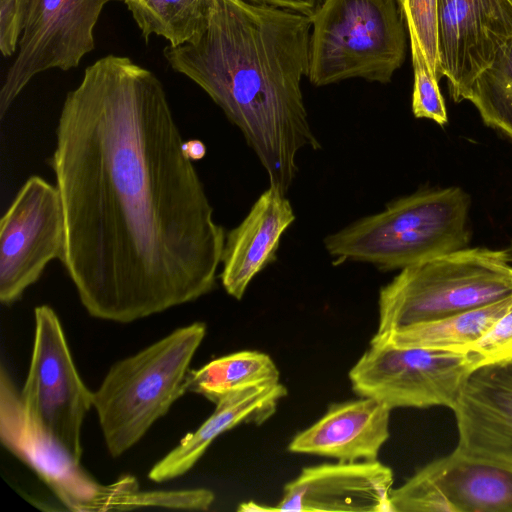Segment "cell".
<instances>
[{
  "label": "cell",
  "instance_id": "cell-1",
  "mask_svg": "<svg viewBox=\"0 0 512 512\" xmlns=\"http://www.w3.org/2000/svg\"><path fill=\"white\" fill-rule=\"evenodd\" d=\"M55 134L60 262L90 316L130 323L215 288L226 233L152 71L98 59L67 93Z\"/></svg>",
  "mask_w": 512,
  "mask_h": 512
},
{
  "label": "cell",
  "instance_id": "cell-2",
  "mask_svg": "<svg viewBox=\"0 0 512 512\" xmlns=\"http://www.w3.org/2000/svg\"><path fill=\"white\" fill-rule=\"evenodd\" d=\"M308 16L246 0H214L207 28L163 50L242 133L272 186L286 194L304 148L317 150L301 89L309 68Z\"/></svg>",
  "mask_w": 512,
  "mask_h": 512
},
{
  "label": "cell",
  "instance_id": "cell-3",
  "mask_svg": "<svg viewBox=\"0 0 512 512\" xmlns=\"http://www.w3.org/2000/svg\"><path fill=\"white\" fill-rule=\"evenodd\" d=\"M469 205V196L459 187L418 192L326 236L324 247L338 264L352 261L381 271L401 270L466 248Z\"/></svg>",
  "mask_w": 512,
  "mask_h": 512
},
{
  "label": "cell",
  "instance_id": "cell-4",
  "mask_svg": "<svg viewBox=\"0 0 512 512\" xmlns=\"http://www.w3.org/2000/svg\"><path fill=\"white\" fill-rule=\"evenodd\" d=\"M206 334L194 322L116 362L93 392L104 442L112 457L124 454L187 392L189 366Z\"/></svg>",
  "mask_w": 512,
  "mask_h": 512
},
{
  "label": "cell",
  "instance_id": "cell-5",
  "mask_svg": "<svg viewBox=\"0 0 512 512\" xmlns=\"http://www.w3.org/2000/svg\"><path fill=\"white\" fill-rule=\"evenodd\" d=\"M512 295L504 250L464 248L400 270L381 287L376 335L434 321Z\"/></svg>",
  "mask_w": 512,
  "mask_h": 512
},
{
  "label": "cell",
  "instance_id": "cell-6",
  "mask_svg": "<svg viewBox=\"0 0 512 512\" xmlns=\"http://www.w3.org/2000/svg\"><path fill=\"white\" fill-rule=\"evenodd\" d=\"M309 68L315 86L347 79L389 83L406 56L396 0H323L309 16Z\"/></svg>",
  "mask_w": 512,
  "mask_h": 512
},
{
  "label": "cell",
  "instance_id": "cell-7",
  "mask_svg": "<svg viewBox=\"0 0 512 512\" xmlns=\"http://www.w3.org/2000/svg\"><path fill=\"white\" fill-rule=\"evenodd\" d=\"M483 360L470 349L401 348L371 340L349 372L353 391L389 409H452Z\"/></svg>",
  "mask_w": 512,
  "mask_h": 512
},
{
  "label": "cell",
  "instance_id": "cell-8",
  "mask_svg": "<svg viewBox=\"0 0 512 512\" xmlns=\"http://www.w3.org/2000/svg\"><path fill=\"white\" fill-rule=\"evenodd\" d=\"M34 319L33 350L20 401L35 427L80 462L81 428L93 407V392L76 369L56 312L40 305Z\"/></svg>",
  "mask_w": 512,
  "mask_h": 512
},
{
  "label": "cell",
  "instance_id": "cell-9",
  "mask_svg": "<svg viewBox=\"0 0 512 512\" xmlns=\"http://www.w3.org/2000/svg\"><path fill=\"white\" fill-rule=\"evenodd\" d=\"M0 438L2 444L28 465L69 510L124 511L142 507L137 480L124 476L103 485L57 447L26 416L13 381L0 373Z\"/></svg>",
  "mask_w": 512,
  "mask_h": 512
},
{
  "label": "cell",
  "instance_id": "cell-10",
  "mask_svg": "<svg viewBox=\"0 0 512 512\" xmlns=\"http://www.w3.org/2000/svg\"><path fill=\"white\" fill-rule=\"evenodd\" d=\"M109 1L28 0L18 53L0 90L1 120L37 74L76 68L95 48L94 29Z\"/></svg>",
  "mask_w": 512,
  "mask_h": 512
},
{
  "label": "cell",
  "instance_id": "cell-11",
  "mask_svg": "<svg viewBox=\"0 0 512 512\" xmlns=\"http://www.w3.org/2000/svg\"><path fill=\"white\" fill-rule=\"evenodd\" d=\"M65 242L60 193L38 175L21 186L0 220V301L11 305L60 260Z\"/></svg>",
  "mask_w": 512,
  "mask_h": 512
},
{
  "label": "cell",
  "instance_id": "cell-12",
  "mask_svg": "<svg viewBox=\"0 0 512 512\" xmlns=\"http://www.w3.org/2000/svg\"><path fill=\"white\" fill-rule=\"evenodd\" d=\"M392 512H512V470L456 449L391 490Z\"/></svg>",
  "mask_w": 512,
  "mask_h": 512
},
{
  "label": "cell",
  "instance_id": "cell-13",
  "mask_svg": "<svg viewBox=\"0 0 512 512\" xmlns=\"http://www.w3.org/2000/svg\"><path fill=\"white\" fill-rule=\"evenodd\" d=\"M512 39V0H437L440 78L454 102L468 100L476 78Z\"/></svg>",
  "mask_w": 512,
  "mask_h": 512
},
{
  "label": "cell",
  "instance_id": "cell-14",
  "mask_svg": "<svg viewBox=\"0 0 512 512\" xmlns=\"http://www.w3.org/2000/svg\"><path fill=\"white\" fill-rule=\"evenodd\" d=\"M393 471L378 460L304 467L285 484L275 511L392 512Z\"/></svg>",
  "mask_w": 512,
  "mask_h": 512
},
{
  "label": "cell",
  "instance_id": "cell-15",
  "mask_svg": "<svg viewBox=\"0 0 512 512\" xmlns=\"http://www.w3.org/2000/svg\"><path fill=\"white\" fill-rule=\"evenodd\" d=\"M451 410L458 452L512 470V364L476 369Z\"/></svg>",
  "mask_w": 512,
  "mask_h": 512
},
{
  "label": "cell",
  "instance_id": "cell-16",
  "mask_svg": "<svg viewBox=\"0 0 512 512\" xmlns=\"http://www.w3.org/2000/svg\"><path fill=\"white\" fill-rule=\"evenodd\" d=\"M294 221L289 199L269 186L241 223L226 233L219 276L227 294L242 299L252 280L277 259L281 237Z\"/></svg>",
  "mask_w": 512,
  "mask_h": 512
},
{
  "label": "cell",
  "instance_id": "cell-17",
  "mask_svg": "<svg viewBox=\"0 0 512 512\" xmlns=\"http://www.w3.org/2000/svg\"><path fill=\"white\" fill-rule=\"evenodd\" d=\"M390 412L368 397L333 403L318 421L297 433L287 449L337 461L377 460L390 436Z\"/></svg>",
  "mask_w": 512,
  "mask_h": 512
},
{
  "label": "cell",
  "instance_id": "cell-18",
  "mask_svg": "<svg viewBox=\"0 0 512 512\" xmlns=\"http://www.w3.org/2000/svg\"><path fill=\"white\" fill-rule=\"evenodd\" d=\"M286 395V387L277 382L246 387L222 397L199 428L188 433L152 467L149 479L160 483L187 473L218 436L241 423L262 424Z\"/></svg>",
  "mask_w": 512,
  "mask_h": 512
},
{
  "label": "cell",
  "instance_id": "cell-19",
  "mask_svg": "<svg viewBox=\"0 0 512 512\" xmlns=\"http://www.w3.org/2000/svg\"><path fill=\"white\" fill-rule=\"evenodd\" d=\"M512 307V295L495 303L434 321L401 327L372 340L401 348L467 349Z\"/></svg>",
  "mask_w": 512,
  "mask_h": 512
},
{
  "label": "cell",
  "instance_id": "cell-20",
  "mask_svg": "<svg viewBox=\"0 0 512 512\" xmlns=\"http://www.w3.org/2000/svg\"><path fill=\"white\" fill-rule=\"evenodd\" d=\"M277 382L279 370L269 355L244 350L214 359L197 370H189L186 389L215 404L234 391Z\"/></svg>",
  "mask_w": 512,
  "mask_h": 512
},
{
  "label": "cell",
  "instance_id": "cell-21",
  "mask_svg": "<svg viewBox=\"0 0 512 512\" xmlns=\"http://www.w3.org/2000/svg\"><path fill=\"white\" fill-rule=\"evenodd\" d=\"M147 41L161 36L176 47L207 28L214 0H123Z\"/></svg>",
  "mask_w": 512,
  "mask_h": 512
},
{
  "label": "cell",
  "instance_id": "cell-22",
  "mask_svg": "<svg viewBox=\"0 0 512 512\" xmlns=\"http://www.w3.org/2000/svg\"><path fill=\"white\" fill-rule=\"evenodd\" d=\"M483 122L512 141V39L474 81L469 96Z\"/></svg>",
  "mask_w": 512,
  "mask_h": 512
},
{
  "label": "cell",
  "instance_id": "cell-23",
  "mask_svg": "<svg viewBox=\"0 0 512 512\" xmlns=\"http://www.w3.org/2000/svg\"><path fill=\"white\" fill-rule=\"evenodd\" d=\"M408 32L410 49L420 50L440 80L437 46V0H396Z\"/></svg>",
  "mask_w": 512,
  "mask_h": 512
},
{
  "label": "cell",
  "instance_id": "cell-24",
  "mask_svg": "<svg viewBox=\"0 0 512 512\" xmlns=\"http://www.w3.org/2000/svg\"><path fill=\"white\" fill-rule=\"evenodd\" d=\"M414 73L412 112L416 118H426L440 125L447 123V112L439 80L432 73L420 50H411Z\"/></svg>",
  "mask_w": 512,
  "mask_h": 512
},
{
  "label": "cell",
  "instance_id": "cell-25",
  "mask_svg": "<svg viewBox=\"0 0 512 512\" xmlns=\"http://www.w3.org/2000/svg\"><path fill=\"white\" fill-rule=\"evenodd\" d=\"M467 349L481 356L483 365L512 364V307Z\"/></svg>",
  "mask_w": 512,
  "mask_h": 512
},
{
  "label": "cell",
  "instance_id": "cell-26",
  "mask_svg": "<svg viewBox=\"0 0 512 512\" xmlns=\"http://www.w3.org/2000/svg\"><path fill=\"white\" fill-rule=\"evenodd\" d=\"M28 0H0V51L12 56L24 29Z\"/></svg>",
  "mask_w": 512,
  "mask_h": 512
},
{
  "label": "cell",
  "instance_id": "cell-27",
  "mask_svg": "<svg viewBox=\"0 0 512 512\" xmlns=\"http://www.w3.org/2000/svg\"><path fill=\"white\" fill-rule=\"evenodd\" d=\"M257 5H268L279 9L311 16L323 0H246Z\"/></svg>",
  "mask_w": 512,
  "mask_h": 512
},
{
  "label": "cell",
  "instance_id": "cell-28",
  "mask_svg": "<svg viewBox=\"0 0 512 512\" xmlns=\"http://www.w3.org/2000/svg\"><path fill=\"white\" fill-rule=\"evenodd\" d=\"M183 151L190 160L197 161L205 156L206 146L201 140L190 139L184 141Z\"/></svg>",
  "mask_w": 512,
  "mask_h": 512
},
{
  "label": "cell",
  "instance_id": "cell-29",
  "mask_svg": "<svg viewBox=\"0 0 512 512\" xmlns=\"http://www.w3.org/2000/svg\"><path fill=\"white\" fill-rule=\"evenodd\" d=\"M239 511H275L274 507L262 506L254 502L242 503L238 507Z\"/></svg>",
  "mask_w": 512,
  "mask_h": 512
},
{
  "label": "cell",
  "instance_id": "cell-30",
  "mask_svg": "<svg viewBox=\"0 0 512 512\" xmlns=\"http://www.w3.org/2000/svg\"><path fill=\"white\" fill-rule=\"evenodd\" d=\"M117 1H123V0H117Z\"/></svg>",
  "mask_w": 512,
  "mask_h": 512
}]
</instances>
